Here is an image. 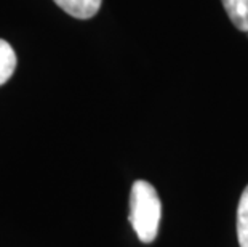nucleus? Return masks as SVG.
I'll list each match as a JSON object with an SVG mask.
<instances>
[{"label":"nucleus","instance_id":"nucleus-1","mask_svg":"<svg viewBox=\"0 0 248 247\" xmlns=\"http://www.w3.org/2000/svg\"><path fill=\"white\" fill-rule=\"evenodd\" d=\"M162 217V202L149 181L136 180L130 194V223L141 243L149 244L157 238Z\"/></svg>","mask_w":248,"mask_h":247},{"label":"nucleus","instance_id":"nucleus-2","mask_svg":"<svg viewBox=\"0 0 248 247\" xmlns=\"http://www.w3.org/2000/svg\"><path fill=\"white\" fill-rule=\"evenodd\" d=\"M53 2L71 16L88 19L99 12L103 0H53Z\"/></svg>","mask_w":248,"mask_h":247},{"label":"nucleus","instance_id":"nucleus-3","mask_svg":"<svg viewBox=\"0 0 248 247\" xmlns=\"http://www.w3.org/2000/svg\"><path fill=\"white\" fill-rule=\"evenodd\" d=\"M232 24L248 33V0H221Z\"/></svg>","mask_w":248,"mask_h":247},{"label":"nucleus","instance_id":"nucleus-4","mask_svg":"<svg viewBox=\"0 0 248 247\" xmlns=\"http://www.w3.org/2000/svg\"><path fill=\"white\" fill-rule=\"evenodd\" d=\"M16 53H15L13 47L7 40L0 39V85L8 82V79L13 76L16 69Z\"/></svg>","mask_w":248,"mask_h":247},{"label":"nucleus","instance_id":"nucleus-5","mask_svg":"<svg viewBox=\"0 0 248 247\" xmlns=\"http://www.w3.org/2000/svg\"><path fill=\"white\" fill-rule=\"evenodd\" d=\"M237 236L240 247H248V186L242 193L237 209Z\"/></svg>","mask_w":248,"mask_h":247}]
</instances>
